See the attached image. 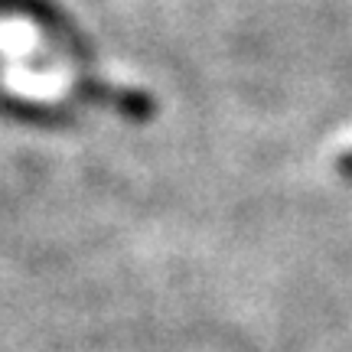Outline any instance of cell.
Returning <instances> with one entry per match:
<instances>
[{"mask_svg":"<svg viewBox=\"0 0 352 352\" xmlns=\"http://www.w3.org/2000/svg\"><path fill=\"white\" fill-rule=\"evenodd\" d=\"M82 95H88L91 101H98L101 108H114L124 118L134 121H147L153 114V101L138 91V88H118V85H98V82H82Z\"/></svg>","mask_w":352,"mask_h":352,"instance_id":"6da1fadb","label":"cell"},{"mask_svg":"<svg viewBox=\"0 0 352 352\" xmlns=\"http://www.w3.org/2000/svg\"><path fill=\"white\" fill-rule=\"evenodd\" d=\"M336 173H342L346 179H352V147H349V151H342L340 157H336Z\"/></svg>","mask_w":352,"mask_h":352,"instance_id":"7a4b0ae2","label":"cell"}]
</instances>
